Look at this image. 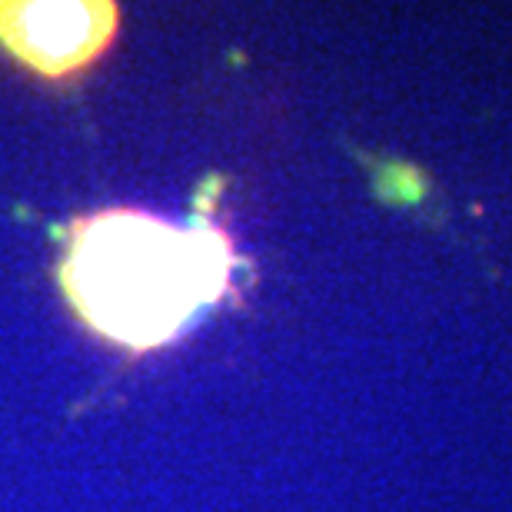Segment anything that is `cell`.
Listing matches in <instances>:
<instances>
[{
	"label": "cell",
	"mask_w": 512,
	"mask_h": 512,
	"mask_svg": "<svg viewBox=\"0 0 512 512\" xmlns=\"http://www.w3.org/2000/svg\"><path fill=\"white\" fill-rule=\"evenodd\" d=\"M233 263L230 237L210 220L180 227L114 207L74 223L60 286L90 330L147 353L227 293Z\"/></svg>",
	"instance_id": "6da1fadb"
},
{
	"label": "cell",
	"mask_w": 512,
	"mask_h": 512,
	"mask_svg": "<svg viewBox=\"0 0 512 512\" xmlns=\"http://www.w3.org/2000/svg\"><path fill=\"white\" fill-rule=\"evenodd\" d=\"M117 27V4H0V47L47 80L87 70L114 44Z\"/></svg>",
	"instance_id": "7a4b0ae2"
}]
</instances>
